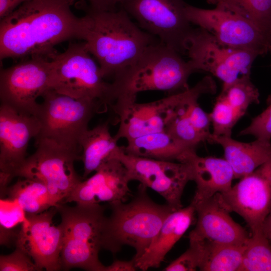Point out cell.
<instances>
[{
	"mask_svg": "<svg viewBox=\"0 0 271 271\" xmlns=\"http://www.w3.org/2000/svg\"><path fill=\"white\" fill-rule=\"evenodd\" d=\"M123 165L129 181H137L163 197L174 210L183 207L181 198L191 181L188 163L163 161L126 153L121 146L114 154Z\"/></svg>",
	"mask_w": 271,
	"mask_h": 271,
	"instance_id": "cell-11",
	"label": "cell"
},
{
	"mask_svg": "<svg viewBox=\"0 0 271 271\" xmlns=\"http://www.w3.org/2000/svg\"><path fill=\"white\" fill-rule=\"evenodd\" d=\"M197 215L196 226L189 233V240H205L221 244L243 245L250 235L230 215L220 194L194 203Z\"/></svg>",
	"mask_w": 271,
	"mask_h": 271,
	"instance_id": "cell-19",
	"label": "cell"
},
{
	"mask_svg": "<svg viewBox=\"0 0 271 271\" xmlns=\"http://www.w3.org/2000/svg\"><path fill=\"white\" fill-rule=\"evenodd\" d=\"M262 229L264 234L271 241V209L264 220Z\"/></svg>",
	"mask_w": 271,
	"mask_h": 271,
	"instance_id": "cell-39",
	"label": "cell"
},
{
	"mask_svg": "<svg viewBox=\"0 0 271 271\" xmlns=\"http://www.w3.org/2000/svg\"><path fill=\"white\" fill-rule=\"evenodd\" d=\"M221 0H208L209 2L215 4L216 5L219 3Z\"/></svg>",
	"mask_w": 271,
	"mask_h": 271,
	"instance_id": "cell-40",
	"label": "cell"
},
{
	"mask_svg": "<svg viewBox=\"0 0 271 271\" xmlns=\"http://www.w3.org/2000/svg\"><path fill=\"white\" fill-rule=\"evenodd\" d=\"M188 60L196 72L211 73L228 86L242 75L250 74L257 53L226 47L219 43L208 32L193 29L187 44Z\"/></svg>",
	"mask_w": 271,
	"mask_h": 271,
	"instance_id": "cell-10",
	"label": "cell"
},
{
	"mask_svg": "<svg viewBox=\"0 0 271 271\" xmlns=\"http://www.w3.org/2000/svg\"><path fill=\"white\" fill-rule=\"evenodd\" d=\"M129 182L124 166L113 157L105 161L92 176L82 181L62 204L125 202L130 195Z\"/></svg>",
	"mask_w": 271,
	"mask_h": 271,
	"instance_id": "cell-18",
	"label": "cell"
},
{
	"mask_svg": "<svg viewBox=\"0 0 271 271\" xmlns=\"http://www.w3.org/2000/svg\"><path fill=\"white\" fill-rule=\"evenodd\" d=\"M183 0H119L118 8L138 23L141 29L181 54L186 53L194 28L187 19Z\"/></svg>",
	"mask_w": 271,
	"mask_h": 271,
	"instance_id": "cell-9",
	"label": "cell"
},
{
	"mask_svg": "<svg viewBox=\"0 0 271 271\" xmlns=\"http://www.w3.org/2000/svg\"><path fill=\"white\" fill-rule=\"evenodd\" d=\"M36 151L27 157L17 177L39 180L54 202L62 204L84 179L75 171L81 154L45 139H35Z\"/></svg>",
	"mask_w": 271,
	"mask_h": 271,
	"instance_id": "cell-8",
	"label": "cell"
},
{
	"mask_svg": "<svg viewBox=\"0 0 271 271\" xmlns=\"http://www.w3.org/2000/svg\"><path fill=\"white\" fill-rule=\"evenodd\" d=\"M208 142L221 146L224 159L232 167L235 179L252 173L271 159L270 141L256 139L250 143H243L231 137L211 134Z\"/></svg>",
	"mask_w": 271,
	"mask_h": 271,
	"instance_id": "cell-22",
	"label": "cell"
},
{
	"mask_svg": "<svg viewBox=\"0 0 271 271\" xmlns=\"http://www.w3.org/2000/svg\"><path fill=\"white\" fill-rule=\"evenodd\" d=\"M189 21L211 34L221 45L250 51L259 56L270 50L271 41L246 19L217 8L205 9L187 4Z\"/></svg>",
	"mask_w": 271,
	"mask_h": 271,
	"instance_id": "cell-12",
	"label": "cell"
},
{
	"mask_svg": "<svg viewBox=\"0 0 271 271\" xmlns=\"http://www.w3.org/2000/svg\"><path fill=\"white\" fill-rule=\"evenodd\" d=\"M85 43H70L50 60L49 88L76 99L97 101L107 110L116 100L113 84L107 81Z\"/></svg>",
	"mask_w": 271,
	"mask_h": 271,
	"instance_id": "cell-6",
	"label": "cell"
},
{
	"mask_svg": "<svg viewBox=\"0 0 271 271\" xmlns=\"http://www.w3.org/2000/svg\"><path fill=\"white\" fill-rule=\"evenodd\" d=\"M249 76L242 75L228 86L222 87L220 94L241 117L250 104L259 102L258 90L251 82Z\"/></svg>",
	"mask_w": 271,
	"mask_h": 271,
	"instance_id": "cell-30",
	"label": "cell"
},
{
	"mask_svg": "<svg viewBox=\"0 0 271 271\" xmlns=\"http://www.w3.org/2000/svg\"><path fill=\"white\" fill-rule=\"evenodd\" d=\"M201 241L202 258L199 268L200 270L239 271L246 243L232 245Z\"/></svg>",
	"mask_w": 271,
	"mask_h": 271,
	"instance_id": "cell-26",
	"label": "cell"
},
{
	"mask_svg": "<svg viewBox=\"0 0 271 271\" xmlns=\"http://www.w3.org/2000/svg\"><path fill=\"white\" fill-rule=\"evenodd\" d=\"M36 115L40 129L35 139H45L81 154L80 140L97 113L107 109L99 102L76 99L48 89Z\"/></svg>",
	"mask_w": 271,
	"mask_h": 271,
	"instance_id": "cell-7",
	"label": "cell"
},
{
	"mask_svg": "<svg viewBox=\"0 0 271 271\" xmlns=\"http://www.w3.org/2000/svg\"><path fill=\"white\" fill-rule=\"evenodd\" d=\"M132 259L130 261H114L110 265L106 266L105 271H133L136 270Z\"/></svg>",
	"mask_w": 271,
	"mask_h": 271,
	"instance_id": "cell-38",
	"label": "cell"
},
{
	"mask_svg": "<svg viewBox=\"0 0 271 271\" xmlns=\"http://www.w3.org/2000/svg\"><path fill=\"white\" fill-rule=\"evenodd\" d=\"M0 243L10 246L15 245L26 213L15 200L8 198L0 200Z\"/></svg>",
	"mask_w": 271,
	"mask_h": 271,
	"instance_id": "cell-29",
	"label": "cell"
},
{
	"mask_svg": "<svg viewBox=\"0 0 271 271\" xmlns=\"http://www.w3.org/2000/svg\"><path fill=\"white\" fill-rule=\"evenodd\" d=\"M117 142L109 131L108 122L100 123L85 132L79 143L81 160L84 165V180L105 161L113 157L119 147Z\"/></svg>",
	"mask_w": 271,
	"mask_h": 271,
	"instance_id": "cell-24",
	"label": "cell"
},
{
	"mask_svg": "<svg viewBox=\"0 0 271 271\" xmlns=\"http://www.w3.org/2000/svg\"><path fill=\"white\" fill-rule=\"evenodd\" d=\"M102 238V249L113 254L123 245L133 248V261L148 249L167 216L174 210L167 204L155 203L148 196L147 188L140 185L135 196L128 203L109 204Z\"/></svg>",
	"mask_w": 271,
	"mask_h": 271,
	"instance_id": "cell-3",
	"label": "cell"
},
{
	"mask_svg": "<svg viewBox=\"0 0 271 271\" xmlns=\"http://www.w3.org/2000/svg\"><path fill=\"white\" fill-rule=\"evenodd\" d=\"M195 213L192 203L186 207L173 211L165 220L148 249L133 261L136 267L142 270L159 267L166 254L190 227Z\"/></svg>",
	"mask_w": 271,
	"mask_h": 271,
	"instance_id": "cell-21",
	"label": "cell"
},
{
	"mask_svg": "<svg viewBox=\"0 0 271 271\" xmlns=\"http://www.w3.org/2000/svg\"><path fill=\"white\" fill-rule=\"evenodd\" d=\"M121 146L126 153L163 161L185 163L195 149L187 148L166 130L145 135L127 141Z\"/></svg>",
	"mask_w": 271,
	"mask_h": 271,
	"instance_id": "cell-23",
	"label": "cell"
},
{
	"mask_svg": "<svg viewBox=\"0 0 271 271\" xmlns=\"http://www.w3.org/2000/svg\"><path fill=\"white\" fill-rule=\"evenodd\" d=\"M32 0H0V19L7 16L25 3Z\"/></svg>",
	"mask_w": 271,
	"mask_h": 271,
	"instance_id": "cell-36",
	"label": "cell"
},
{
	"mask_svg": "<svg viewBox=\"0 0 271 271\" xmlns=\"http://www.w3.org/2000/svg\"><path fill=\"white\" fill-rule=\"evenodd\" d=\"M51 66L50 60L35 57L1 69V103L36 116L37 99L49 88Z\"/></svg>",
	"mask_w": 271,
	"mask_h": 271,
	"instance_id": "cell-13",
	"label": "cell"
},
{
	"mask_svg": "<svg viewBox=\"0 0 271 271\" xmlns=\"http://www.w3.org/2000/svg\"><path fill=\"white\" fill-rule=\"evenodd\" d=\"M40 129L36 116L18 112L1 103L0 192L4 197L9 184L23 165L31 140Z\"/></svg>",
	"mask_w": 271,
	"mask_h": 271,
	"instance_id": "cell-14",
	"label": "cell"
},
{
	"mask_svg": "<svg viewBox=\"0 0 271 271\" xmlns=\"http://www.w3.org/2000/svg\"><path fill=\"white\" fill-rule=\"evenodd\" d=\"M56 208L61 218V269L105 271L106 266L99 259L107 218L104 207L100 204L71 207L59 204Z\"/></svg>",
	"mask_w": 271,
	"mask_h": 271,
	"instance_id": "cell-5",
	"label": "cell"
},
{
	"mask_svg": "<svg viewBox=\"0 0 271 271\" xmlns=\"http://www.w3.org/2000/svg\"><path fill=\"white\" fill-rule=\"evenodd\" d=\"M91 9L102 10L112 11L118 9L119 0H87Z\"/></svg>",
	"mask_w": 271,
	"mask_h": 271,
	"instance_id": "cell-37",
	"label": "cell"
},
{
	"mask_svg": "<svg viewBox=\"0 0 271 271\" xmlns=\"http://www.w3.org/2000/svg\"><path fill=\"white\" fill-rule=\"evenodd\" d=\"M0 270L38 271L40 269L24 251L16 247L12 253L1 255Z\"/></svg>",
	"mask_w": 271,
	"mask_h": 271,
	"instance_id": "cell-33",
	"label": "cell"
},
{
	"mask_svg": "<svg viewBox=\"0 0 271 271\" xmlns=\"http://www.w3.org/2000/svg\"><path fill=\"white\" fill-rule=\"evenodd\" d=\"M186 91L150 102L137 103L136 101L114 106L112 111L117 115L119 122L114 136L116 140L118 141L123 138L128 141L166 130Z\"/></svg>",
	"mask_w": 271,
	"mask_h": 271,
	"instance_id": "cell-17",
	"label": "cell"
},
{
	"mask_svg": "<svg viewBox=\"0 0 271 271\" xmlns=\"http://www.w3.org/2000/svg\"><path fill=\"white\" fill-rule=\"evenodd\" d=\"M56 212V207H53L39 214H26L15 243L16 247L31 258L40 270L61 269L62 232L60 224L56 226L53 223Z\"/></svg>",
	"mask_w": 271,
	"mask_h": 271,
	"instance_id": "cell-16",
	"label": "cell"
},
{
	"mask_svg": "<svg viewBox=\"0 0 271 271\" xmlns=\"http://www.w3.org/2000/svg\"><path fill=\"white\" fill-rule=\"evenodd\" d=\"M75 0H32L1 19L0 58L41 57L51 60L54 47L79 38L80 18Z\"/></svg>",
	"mask_w": 271,
	"mask_h": 271,
	"instance_id": "cell-1",
	"label": "cell"
},
{
	"mask_svg": "<svg viewBox=\"0 0 271 271\" xmlns=\"http://www.w3.org/2000/svg\"><path fill=\"white\" fill-rule=\"evenodd\" d=\"M196 71L181 54L160 41L149 46L135 65L113 85L117 100H136L138 93L163 91L174 94L190 88L188 81Z\"/></svg>",
	"mask_w": 271,
	"mask_h": 271,
	"instance_id": "cell-4",
	"label": "cell"
},
{
	"mask_svg": "<svg viewBox=\"0 0 271 271\" xmlns=\"http://www.w3.org/2000/svg\"><path fill=\"white\" fill-rule=\"evenodd\" d=\"M220 196L230 212L245 220L251 233L261 229L271 209V159Z\"/></svg>",
	"mask_w": 271,
	"mask_h": 271,
	"instance_id": "cell-15",
	"label": "cell"
},
{
	"mask_svg": "<svg viewBox=\"0 0 271 271\" xmlns=\"http://www.w3.org/2000/svg\"><path fill=\"white\" fill-rule=\"evenodd\" d=\"M189 243L188 248L164 270L193 271L199 269L202 258V242L201 241L189 240Z\"/></svg>",
	"mask_w": 271,
	"mask_h": 271,
	"instance_id": "cell-32",
	"label": "cell"
},
{
	"mask_svg": "<svg viewBox=\"0 0 271 271\" xmlns=\"http://www.w3.org/2000/svg\"><path fill=\"white\" fill-rule=\"evenodd\" d=\"M239 271H271V241L262 229L251 233Z\"/></svg>",
	"mask_w": 271,
	"mask_h": 271,
	"instance_id": "cell-28",
	"label": "cell"
},
{
	"mask_svg": "<svg viewBox=\"0 0 271 271\" xmlns=\"http://www.w3.org/2000/svg\"><path fill=\"white\" fill-rule=\"evenodd\" d=\"M209 114L213 126L212 134L217 136L231 137L233 127L241 118L236 110L220 94Z\"/></svg>",
	"mask_w": 271,
	"mask_h": 271,
	"instance_id": "cell-31",
	"label": "cell"
},
{
	"mask_svg": "<svg viewBox=\"0 0 271 271\" xmlns=\"http://www.w3.org/2000/svg\"><path fill=\"white\" fill-rule=\"evenodd\" d=\"M5 196L16 200L26 214H39L58 205L43 183L28 178L20 177L8 187Z\"/></svg>",
	"mask_w": 271,
	"mask_h": 271,
	"instance_id": "cell-25",
	"label": "cell"
},
{
	"mask_svg": "<svg viewBox=\"0 0 271 271\" xmlns=\"http://www.w3.org/2000/svg\"><path fill=\"white\" fill-rule=\"evenodd\" d=\"M199 97L196 96L190 100L188 106V114L193 126L204 141H209L212 134L210 131V116L199 105L198 99Z\"/></svg>",
	"mask_w": 271,
	"mask_h": 271,
	"instance_id": "cell-35",
	"label": "cell"
},
{
	"mask_svg": "<svg viewBox=\"0 0 271 271\" xmlns=\"http://www.w3.org/2000/svg\"><path fill=\"white\" fill-rule=\"evenodd\" d=\"M186 163L190 167L191 181L196 185L191 202L195 203L217 194H223L232 186L234 172L224 158L200 157L194 151Z\"/></svg>",
	"mask_w": 271,
	"mask_h": 271,
	"instance_id": "cell-20",
	"label": "cell"
},
{
	"mask_svg": "<svg viewBox=\"0 0 271 271\" xmlns=\"http://www.w3.org/2000/svg\"><path fill=\"white\" fill-rule=\"evenodd\" d=\"M270 50L271 51V48H270Z\"/></svg>",
	"mask_w": 271,
	"mask_h": 271,
	"instance_id": "cell-41",
	"label": "cell"
},
{
	"mask_svg": "<svg viewBox=\"0 0 271 271\" xmlns=\"http://www.w3.org/2000/svg\"><path fill=\"white\" fill-rule=\"evenodd\" d=\"M78 39L85 43L105 79L113 84L124 78L149 46L160 41L119 8L102 11L89 7L80 17Z\"/></svg>",
	"mask_w": 271,
	"mask_h": 271,
	"instance_id": "cell-2",
	"label": "cell"
},
{
	"mask_svg": "<svg viewBox=\"0 0 271 271\" xmlns=\"http://www.w3.org/2000/svg\"><path fill=\"white\" fill-rule=\"evenodd\" d=\"M239 135H251L256 139L270 141L271 101L264 110L252 119L247 127L240 131Z\"/></svg>",
	"mask_w": 271,
	"mask_h": 271,
	"instance_id": "cell-34",
	"label": "cell"
},
{
	"mask_svg": "<svg viewBox=\"0 0 271 271\" xmlns=\"http://www.w3.org/2000/svg\"><path fill=\"white\" fill-rule=\"evenodd\" d=\"M216 8L246 19L271 41V0H221Z\"/></svg>",
	"mask_w": 271,
	"mask_h": 271,
	"instance_id": "cell-27",
	"label": "cell"
}]
</instances>
